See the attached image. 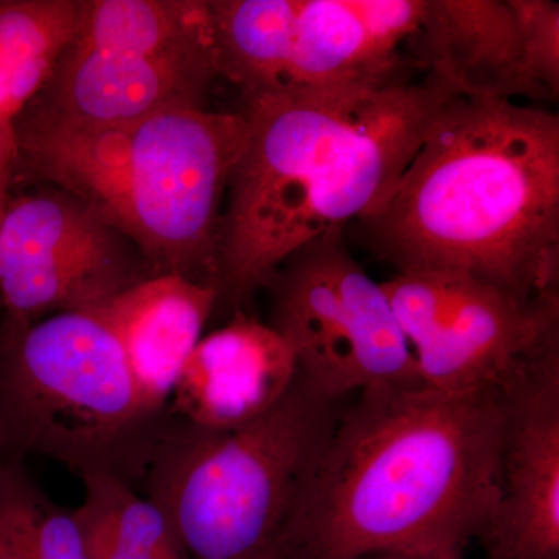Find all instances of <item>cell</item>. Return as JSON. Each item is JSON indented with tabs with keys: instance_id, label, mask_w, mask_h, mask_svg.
<instances>
[{
	"instance_id": "1",
	"label": "cell",
	"mask_w": 559,
	"mask_h": 559,
	"mask_svg": "<svg viewBox=\"0 0 559 559\" xmlns=\"http://www.w3.org/2000/svg\"><path fill=\"white\" fill-rule=\"evenodd\" d=\"M502 388L362 390L272 559L463 551L498 506Z\"/></svg>"
},
{
	"instance_id": "2",
	"label": "cell",
	"mask_w": 559,
	"mask_h": 559,
	"mask_svg": "<svg viewBox=\"0 0 559 559\" xmlns=\"http://www.w3.org/2000/svg\"><path fill=\"white\" fill-rule=\"evenodd\" d=\"M454 95L433 73L242 95L248 142L221 224L218 305L241 311L294 250L378 212Z\"/></svg>"
},
{
	"instance_id": "3",
	"label": "cell",
	"mask_w": 559,
	"mask_h": 559,
	"mask_svg": "<svg viewBox=\"0 0 559 559\" xmlns=\"http://www.w3.org/2000/svg\"><path fill=\"white\" fill-rule=\"evenodd\" d=\"M358 223L396 272L463 275L521 300L559 290V117L454 95Z\"/></svg>"
},
{
	"instance_id": "4",
	"label": "cell",
	"mask_w": 559,
	"mask_h": 559,
	"mask_svg": "<svg viewBox=\"0 0 559 559\" xmlns=\"http://www.w3.org/2000/svg\"><path fill=\"white\" fill-rule=\"evenodd\" d=\"M14 175L90 205L153 275L218 289L223 202L248 142L240 110L173 108L120 124L66 119L32 100L13 120Z\"/></svg>"
},
{
	"instance_id": "5",
	"label": "cell",
	"mask_w": 559,
	"mask_h": 559,
	"mask_svg": "<svg viewBox=\"0 0 559 559\" xmlns=\"http://www.w3.org/2000/svg\"><path fill=\"white\" fill-rule=\"evenodd\" d=\"M342 401L300 373L278 403L231 429L179 419L154 432L148 499L191 559H272L333 436Z\"/></svg>"
},
{
	"instance_id": "6",
	"label": "cell",
	"mask_w": 559,
	"mask_h": 559,
	"mask_svg": "<svg viewBox=\"0 0 559 559\" xmlns=\"http://www.w3.org/2000/svg\"><path fill=\"white\" fill-rule=\"evenodd\" d=\"M156 415L123 349L92 310L62 311L0 333L5 455H44L83 474L142 466Z\"/></svg>"
},
{
	"instance_id": "7",
	"label": "cell",
	"mask_w": 559,
	"mask_h": 559,
	"mask_svg": "<svg viewBox=\"0 0 559 559\" xmlns=\"http://www.w3.org/2000/svg\"><path fill=\"white\" fill-rule=\"evenodd\" d=\"M264 288L270 325L320 395L342 401L362 390L421 385L384 283L352 255L344 229L294 250Z\"/></svg>"
},
{
	"instance_id": "8",
	"label": "cell",
	"mask_w": 559,
	"mask_h": 559,
	"mask_svg": "<svg viewBox=\"0 0 559 559\" xmlns=\"http://www.w3.org/2000/svg\"><path fill=\"white\" fill-rule=\"evenodd\" d=\"M382 283L425 388L502 384L559 340V290L521 300L477 280L429 271L396 272Z\"/></svg>"
},
{
	"instance_id": "9",
	"label": "cell",
	"mask_w": 559,
	"mask_h": 559,
	"mask_svg": "<svg viewBox=\"0 0 559 559\" xmlns=\"http://www.w3.org/2000/svg\"><path fill=\"white\" fill-rule=\"evenodd\" d=\"M151 275L139 249L72 194L10 198L0 226L3 325L94 310Z\"/></svg>"
},
{
	"instance_id": "10",
	"label": "cell",
	"mask_w": 559,
	"mask_h": 559,
	"mask_svg": "<svg viewBox=\"0 0 559 559\" xmlns=\"http://www.w3.org/2000/svg\"><path fill=\"white\" fill-rule=\"evenodd\" d=\"M499 495L485 559H559V340L500 384Z\"/></svg>"
},
{
	"instance_id": "11",
	"label": "cell",
	"mask_w": 559,
	"mask_h": 559,
	"mask_svg": "<svg viewBox=\"0 0 559 559\" xmlns=\"http://www.w3.org/2000/svg\"><path fill=\"white\" fill-rule=\"evenodd\" d=\"M425 7L426 0H286L274 90L412 80L407 46Z\"/></svg>"
},
{
	"instance_id": "12",
	"label": "cell",
	"mask_w": 559,
	"mask_h": 559,
	"mask_svg": "<svg viewBox=\"0 0 559 559\" xmlns=\"http://www.w3.org/2000/svg\"><path fill=\"white\" fill-rule=\"evenodd\" d=\"M218 76L213 40L157 53L69 46L35 100L83 123H130L165 109L207 108Z\"/></svg>"
},
{
	"instance_id": "13",
	"label": "cell",
	"mask_w": 559,
	"mask_h": 559,
	"mask_svg": "<svg viewBox=\"0 0 559 559\" xmlns=\"http://www.w3.org/2000/svg\"><path fill=\"white\" fill-rule=\"evenodd\" d=\"M297 374L285 337L237 311L198 342L173 390L171 411L198 428H238L278 403Z\"/></svg>"
},
{
	"instance_id": "14",
	"label": "cell",
	"mask_w": 559,
	"mask_h": 559,
	"mask_svg": "<svg viewBox=\"0 0 559 559\" xmlns=\"http://www.w3.org/2000/svg\"><path fill=\"white\" fill-rule=\"evenodd\" d=\"M218 305V289L180 274H157L94 308L123 349L146 411L159 415Z\"/></svg>"
},
{
	"instance_id": "15",
	"label": "cell",
	"mask_w": 559,
	"mask_h": 559,
	"mask_svg": "<svg viewBox=\"0 0 559 559\" xmlns=\"http://www.w3.org/2000/svg\"><path fill=\"white\" fill-rule=\"evenodd\" d=\"M407 58L460 95L527 97L524 38L511 0H426Z\"/></svg>"
},
{
	"instance_id": "16",
	"label": "cell",
	"mask_w": 559,
	"mask_h": 559,
	"mask_svg": "<svg viewBox=\"0 0 559 559\" xmlns=\"http://www.w3.org/2000/svg\"><path fill=\"white\" fill-rule=\"evenodd\" d=\"M84 498L76 518L90 559H191L164 511L116 471L80 474Z\"/></svg>"
},
{
	"instance_id": "17",
	"label": "cell",
	"mask_w": 559,
	"mask_h": 559,
	"mask_svg": "<svg viewBox=\"0 0 559 559\" xmlns=\"http://www.w3.org/2000/svg\"><path fill=\"white\" fill-rule=\"evenodd\" d=\"M213 40L210 2L86 0L70 46L116 53H157Z\"/></svg>"
},
{
	"instance_id": "18",
	"label": "cell",
	"mask_w": 559,
	"mask_h": 559,
	"mask_svg": "<svg viewBox=\"0 0 559 559\" xmlns=\"http://www.w3.org/2000/svg\"><path fill=\"white\" fill-rule=\"evenodd\" d=\"M81 0L0 2V62L51 76L79 33Z\"/></svg>"
},
{
	"instance_id": "19",
	"label": "cell",
	"mask_w": 559,
	"mask_h": 559,
	"mask_svg": "<svg viewBox=\"0 0 559 559\" xmlns=\"http://www.w3.org/2000/svg\"><path fill=\"white\" fill-rule=\"evenodd\" d=\"M524 38L527 97L557 100L559 94V3L554 0H511Z\"/></svg>"
},
{
	"instance_id": "20",
	"label": "cell",
	"mask_w": 559,
	"mask_h": 559,
	"mask_svg": "<svg viewBox=\"0 0 559 559\" xmlns=\"http://www.w3.org/2000/svg\"><path fill=\"white\" fill-rule=\"evenodd\" d=\"M31 498L32 479L22 463L0 459V559H36Z\"/></svg>"
},
{
	"instance_id": "21",
	"label": "cell",
	"mask_w": 559,
	"mask_h": 559,
	"mask_svg": "<svg viewBox=\"0 0 559 559\" xmlns=\"http://www.w3.org/2000/svg\"><path fill=\"white\" fill-rule=\"evenodd\" d=\"M16 164V135L13 121L0 120V173L13 171Z\"/></svg>"
},
{
	"instance_id": "22",
	"label": "cell",
	"mask_w": 559,
	"mask_h": 559,
	"mask_svg": "<svg viewBox=\"0 0 559 559\" xmlns=\"http://www.w3.org/2000/svg\"><path fill=\"white\" fill-rule=\"evenodd\" d=\"M377 559H465V554L463 551H450V554L418 555V557H411V555H384V557Z\"/></svg>"
},
{
	"instance_id": "23",
	"label": "cell",
	"mask_w": 559,
	"mask_h": 559,
	"mask_svg": "<svg viewBox=\"0 0 559 559\" xmlns=\"http://www.w3.org/2000/svg\"><path fill=\"white\" fill-rule=\"evenodd\" d=\"M13 178V171L0 173V200H7V198H10L9 190Z\"/></svg>"
},
{
	"instance_id": "24",
	"label": "cell",
	"mask_w": 559,
	"mask_h": 559,
	"mask_svg": "<svg viewBox=\"0 0 559 559\" xmlns=\"http://www.w3.org/2000/svg\"><path fill=\"white\" fill-rule=\"evenodd\" d=\"M10 198L7 200H0V226H2L3 213H5L7 204H9Z\"/></svg>"
},
{
	"instance_id": "25",
	"label": "cell",
	"mask_w": 559,
	"mask_h": 559,
	"mask_svg": "<svg viewBox=\"0 0 559 559\" xmlns=\"http://www.w3.org/2000/svg\"><path fill=\"white\" fill-rule=\"evenodd\" d=\"M5 439H3L2 429H0V457L5 454Z\"/></svg>"
}]
</instances>
